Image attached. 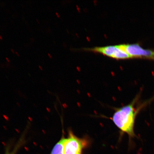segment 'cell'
I'll return each instance as SVG.
<instances>
[{"label":"cell","mask_w":154,"mask_h":154,"mask_svg":"<svg viewBox=\"0 0 154 154\" xmlns=\"http://www.w3.org/2000/svg\"><path fill=\"white\" fill-rule=\"evenodd\" d=\"M66 138L63 136L55 144L50 154H64V146Z\"/></svg>","instance_id":"obj_5"},{"label":"cell","mask_w":154,"mask_h":154,"mask_svg":"<svg viewBox=\"0 0 154 154\" xmlns=\"http://www.w3.org/2000/svg\"><path fill=\"white\" fill-rule=\"evenodd\" d=\"M88 140L80 138L69 131L64 146V154H82L83 150L88 145Z\"/></svg>","instance_id":"obj_3"},{"label":"cell","mask_w":154,"mask_h":154,"mask_svg":"<svg viewBox=\"0 0 154 154\" xmlns=\"http://www.w3.org/2000/svg\"><path fill=\"white\" fill-rule=\"evenodd\" d=\"M121 49L132 58H146L154 60V51L145 49L137 44H119Z\"/></svg>","instance_id":"obj_4"},{"label":"cell","mask_w":154,"mask_h":154,"mask_svg":"<svg viewBox=\"0 0 154 154\" xmlns=\"http://www.w3.org/2000/svg\"><path fill=\"white\" fill-rule=\"evenodd\" d=\"M38 67H39V68L41 69V70H43V69L42 68V67H41V66H40V65H39V66H38Z\"/></svg>","instance_id":"obj_11"},{"label":"cell","mask_w":154,"mask_h":154,"mask_svg":"<svg viewBox=\"0 0 154 154\" xmlns=\"http://www.w3.org/2000/svg\"><path fill=\"white\" fill-rule=\"evenodd\" d=\"M15 151L12 152H10L8 151L6 152L5 154H14Z\"/></svg>","instance_id":"obj_6"},{"label":"cell","mask_w":154,"mask_h":154,"mask_svg":"<svg viewBox=\"0 0 154 154\" xmlns=\"http://www.w3.org/2000/svg\"><path fill=\"white\" fill-rule=\"evenodd\" d=\"M15 53H16L17 55L18 56H19V54L17 52H15Z\"/></svg>","instance_id":"obj_10"},{"label":"cell","mask_w":154,"mask_h":154,"mask_svg":"<svg viewBox=\"0 0 154 154\" xmlns=\"http://www.w3.org/2000/svg\"><path fill=\"white\" fill-rule=\"evenodd\" d=\"M139 98L140 96L137 95L128 105L116 109L111 118L116 126L121 132L128 134L130 138L136 136L134 131L136 117L145 105L143 104L139 106H136Z\"/></svg>","instance_id":"obj_1"},{"label":"cell","mask_w":154,"mask_h":154,"mask_svg":"<svg viewBox=\"0 0 154 154\" xmlns=\"http://www.w3.org/2000/svg\"><path fill=\"white\" fill-rule=\"evenodd\" d=\"M36 21H37V22H38V23L39 24V22H38V19H36Z\"/></svg>","instance_id":"obj_13"},{"label":"cell","mask_w":154,"mask_h":154,"mask_svg":"<svg viewBox=\"0 0 154 154\" xmlns=\"http://www.w3.org/2000/svg\"><path fill=\"white\" fill-rule=\"evenodd\" d=\"M11 52H12L14 54L15 53V51L13 49H11Z\"/></svg>","instance_id":"obj_9"},{"label":"cell","mask_w":154,"mask_h":154,"mask_svg":"<svg viewBox=\"0 0 154 154\" xmlns=\"http://www.w3.org/2000/svg\"><path fill=\"white\" fill-rule=\"evenodd\" d=\"M48 56H49V57L50 58H52V56L50 54H48Z\"/></svg>","instance_id":"obj_8"},{"label":"cell","mask_w":154,"mask_h":154,"mask_svg":"<svg viewBox=\"0 0 154 154\" xmlns=\"http://www.w3.org/2000/svg\"><path fill=\"white\" fill-rule=\"evenodd\" d=\"M6 60L8 61V62L10 63V61L9 59L8 58V57H6Z\"/></svg>","instance_id":"obj_7"},{"label":"cell","mask_w":154,"mask_h":154,"mask_svg":"<svg viewBox=\"0 0 154 154\" xmlns=\"http://www.w3.org/2000/svg\"><path fill=\"white\" fill-rule=\"evenodd\" d=\"M0 39L1 40L3 39V38L2 37V36L1 35H0Z\"/></svg>","instance_id":"obj_12"},{"label":"cell","mask_w":154,"mask_h":154,"mask_svg":"<svg viewBox=\"0 0 154 154\" xmlns=\"http://www.w3.org/2000/svg\"><path fill=\"white\" fill-rule=\"evenodd\" d=\"M84 51L93 52L102 54L106 56L116 60H124L131 58L126 52L121 49L120 45H111L103 47H96L85 48L82 49Z\"/></svg>","instance_id":"obj_2"}]
</instances>
